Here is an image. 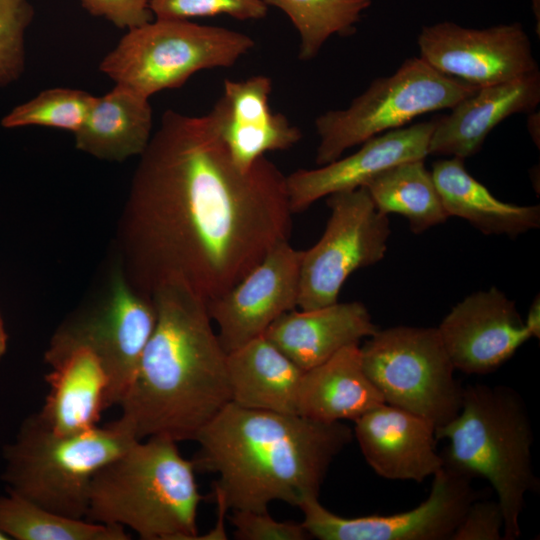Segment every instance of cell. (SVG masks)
<instances>
[{
  "mask_svg": "<svg viewBox=\"0 0 540 540\" xmlns=\"http://www.w3.org/2000/svg\"><path fill=\"white\" fill-rule=\"evenodd\" d=\"M292 215L286 175L273 162L264 156L243 171L211 112L167 110L132 180L126 279L148 297L180 282L208 303L289 240Z\"/></svg>",
  "mask_w": 540,
  "mask_h": 540,
  "instance_id": "6da1fadb",
  "label": "cell"
},
{
  "mask_svg": "<svg viewBox=\"0 0 540 540\" xmlns=\"http://www.w3.org/2000/svg\"><path fill=\"white\" fill-rule=\"evenodd\" d=\"M150 297L155 326L116 420L138 439L195 441L231 402L227 352L206 301L184 284L160 283Z\"/></svg>",
  "mask_w": 540,
  "mask_h": 540,
  "instance_id": "7a4b0ae2",
  "label": "cell"
},
{
  "mask_svg": "<svg viewBox=\"0 0 540 540\" xmlns=\"http://www.w3.org/2000/svg\"><path fill=\"white\" fill-rule=\"evenodd\" d=\"M342 422L227 404L198 433L195 470L214 473L213 496L232 510L268 511L318 497L335 457L353 440Z\"/></svg>",
  "mask_w": 540,
  "mask_h": 540,
  "instance_id": "3957f363",
  "label": "cell"
},
{
  "mask_svg": "<svg viewBox=\"0 0 540 540\" xmlns=\"http://www.w3.org/2000/svg\"><path fill=\"white\" fill-rule=\"evenodd\" d=\"M195 471L171 438L138 439L95 474L86 519L143 540H195L202 499Z\"/></svg>",
  "mask_w": 540,
  "mask_h": 540,
  "instance_id": "277c9868",
  "label": "cell"
},
{
  "mask_svg": "<svg viewBox=\"0 0 540 540\" xmlns=\"http://www.w3.org/2000/svg\"><path fill=\"white\" fill-rule=\"evenodd\" d=\"M448 445L444 466L494 489L504 515V540L521 537L525 496L539 489L532 463L531 420L520 394L506 385L464 387L459 413L436 429Z\"/></svg>",
  "mask_w": 540,
  "mask_h": 540,
  "instance_id": "5b68a950",
  "label": "cell"
},
{
  "mask_svg": "<svg viewBox=\"0 0 540 540\" xmlns=\"http://www.w3.org/2000/svg\"><path fill=\"white\" fill-rule=\"evenodd\" d=\"M138 438L117 420L91 430L58 434L34 413L4 448L7 491L45 509L86 518L95 474Z\"/></svg>",
  "mask_w": 540,
  "mask_h": 540,
  "instance_id": "8992f818",
  "label": "cell"
},
{
  "mask_svg": "<svg viewBox=\"0 0 540 540\" xmlns=\"http://www.w3.org/2000/svg\"><path fill=\"white\" fill-rule=\"evenodd\" d=\"M254 45L247 34L225 27L155 18L129 29L99 69L115 84L149 99L181 87L198 71L233 66Z\"/></svg>",
  "mask_w": 540,
  "mask_h": 540,
  "instance_id": "52a82bcc",
  "label": "cell"
},
{
  "mask_svg": "<svg viewBox=\"0 0 540 540\" xmlns=\"http://www.w3.org/2000/svg\"><path fill=\"white\" fill-rule=\"evenodd\" d=\"M477 89L421 58L406 59L394 74L375 79L347 108L329 110L315 119L319 136L315 162L328 164L347 149L399 129L419 115L451 109Z\"/></svg>",
  "mask_w": 540,
  "mask_h": 540,
  "instance_id": "ba28073f",
  "label": "cell"
},
{
  "mask_svg": "<svg viewBox=\"0 0 540 540\" xmlns=\"http://www.w3.org/2000/svg\"><path fill=\"white\" fill-rule=\"evenodd\" d=\"M360 354L385 403L426 418L436 429L459 413L464 387L437 327L378 329L360 346Z\"/></svg>",
  "mask_w": 540,
  "mask_h": 540,
  "instance_id": "9c48e42d",
  "label": "cell"
},
{
  "mask_svg": "<svg viewBox=\"0 0 540 540\" xmlns=\"http://www.w3.org/2000/svg\"><path fill=\"white\" fill-rule=\"evenodd\" d=\"M156 311L151 297L135 290L124 273L113 277L108 295L65 320L44 354L49 363L83 346L100 360L107 378V408L119 405L153 332Z\"/></svg>",
  "mask_w": 540,
  "mask_h": 540,
  "instance_id": "30bf717a",
  "label": "cell"
},
{
  "mask_svg": "<svg viewBox=\"0 0 540 540\" xmlns=\"http://www.w3.org/2000/svg\"><path fill=\"white\" fill-rule=\"evenodd\" d=\"M326 198L330 216L325 230L316 244L302 251L297 301L301 310L337 302L353 272L384 258L391 234L388 215L376 208L365 187Z\"/></svg>",
  "mask_w": 540,
  "mask_h": 540,
  "instance_id": "8fae6325",
  "label": "cell"
},
{
  "mask_svg": "<svg viewBox=\"0 0 540 540\" xmlns=\"http://www.w3.org/2000/svg\"><path fill=\"white\" fill-rule=\"evenodd\" d=\"M480 497L472 479L444 466L433 476L427 499L405 512L347 518L325 508L318 497L298 507L302 525L320 540H451L468 506Z\"/></svg>",
  "mask_w": 540,
  "mask_h": 540,
  "instance_id": "7c38bea8",
  "label": "cell"
},
{
  "mask_svg": "<svg viewBox=\"0 0 540 540\" xmlns=\"http://www.w3.org/2000/svg\"><path fill=\"white\" fill-rule=\"evenodd\" d=\"M420 58L444 75L480 88L539 71L519 22L476 29L443 21L418 35Z\"/></svg>",
  "mask_w": 540,
  "mask_h": 540,
  "instance_id": "4fadbf2b",
  "label": "cell"
},
{
  "mask_svg": "<svg viewBox=\"0 0 540 540\" xmlns=\"http://www.w3.org/2000/svg\"><path fill=\"white\" fill-rule=\"evenodd\" d=\"M301 257L289 240L280 242L231 289L207 303L227 353L264 335L297 307Z\"/></svg>",
  "mask_w": 540,
  "mask_h": 540,
  "instance_id": "5bb4252c",
  "label": "cell"
},
{
  "mask_svg": "<svg viewBox=\"0 0 540 540\" xmlns=\"http://www.w3.org/2000/svg\"><path fill=\"white\" fill-rule=\"evenodd\" d=\"M437 330L455 370L477 375L496 371L532 338L515 303L496 287L465 297Z\"/></svg>",
  "mask_w": 540,
  "mask_h": 540,
  "instance_id": "9a60e30c",
  "label": "cell"
},
{
  "mask_svg": "<svg viewBox=\"0 0 540 540\" xmlns=\"http://www.w3.org/2000/svg\"><path fill=\"white\" fill-rule=\"evenodd\" d=\"M434 127L435 121H429L391 130L366 140L347 157L286 175L293 214L331 194L363 187L375 175L398 163L425 160Z\"/></svg>",
  "mask_w": 540,
  "mask_h": 540,
  "instance_id": "2e32d148",
  "label": "cell"
},
{
  "mask_svg": "<svg viewBox=\"0 0 540 540\" xmlns=\"http://www.w3.org/2000/svg\"><path fill=\"white\" fill-rule=\"evenodd\" d=\"M353 434L382 478L422 482L444 467L435 425L407 410L383 403L354 421Z\"/></svg>",
  "mask_w": 540,
  "mask_h": 540,
  "instance_id": "e0dca14e",
  "label": "cell"
},
{
  "mask_svg": "<svg viewBox=\"0 0 540 540\" xmlns=\"http://www.w3.org/2000/svg\"><path fill=\"white\" fill-rule=\"evenodd\" d=\"M272 80L265 75L224 81L223 94L210 111L233 162L250 170L268 152L297 144L302 133L281 113L272 112Z\"/></svg>",
  "mask_w": 540,
  "mask_h": 540,
  "instance_id": "ac0fdd59",
  "label": "cell"
},
{
  "mask_svg": "<svg viewBox=\"0 0 540 540\" xmlns=\"http://www.w3.org/2000/svg\"><path fill=\"white\" fill-rule=\"evenodd\" d=\"M540 102L539 71L480 87L435 121L428 153L465 159L481 149L488 134L515 113L532 112Z\"/></svg>",
  "mask_w": 540,
  "mask_h": 540,
  "instance_id": "d6986e66",
  "label": "cell"
},
{
  "mask_svg": "<svg viewBox=\"0 0 540 540\" xmlns=\"http://www.w3.org/2000/svg\"><path fill=\"white\" fill-rule=\"evenodd\" d=\"M378 329L363 303L337 301L317 309L288 311L268 327L264 336L306 371L344 347L359 344Z\"/></svg>",
  "mask_w": 540,
  "mask_h": 540,
  "instance_id": "ffe728a7",
  "label": "cell"
},
{
  "mask_svg": "<svg viewBox=\"0 0 540 540\" xmlns=\"http://www.w3.org/2000/svg\"><path fill=\"white\" fill-rule=\"evenodd\" d=\"M48 393L38 415L58 434H74L98 425L107 408L108 378L97 356L79 346L47 363Z\"/></svg>",
  "mask_w": 540,
  "mask_h": 540,
  "instance_id": "44dd1931",
  "label": "cell"
},
{
  "mask_svg": "<svg viewBox=\"0 0 540 540\" xmlns=\"http://www.w3.org/2000/svg\"><path fill=\"white\" fill-rule=\"evenodd\" d=\"M383 403L382 395L363 369L360 345L353 344L304 371L298 415L325 423L354 422Z\"/></svg>",
  "mask_w": 540,
  "mask_h": 540,
  "instance_id": "7402d4cb",
  "label": "cell"
},
{
  "mask_svg": "<svg viewBox=\"0 0 540 540\" xmlns=\"http://www.w3.org/2000/svg\"><path fill=\"white\" fill-rule=\"evenodd\" d=\"M231 402L248 409L298 414L304 370L264 335L227 353Z\"/></svg>",
  "mask_w": 540,
  "mask_h": 540,
  "instance_id": "603a6c76",
  "label": "cell"
},
{
  "mask_svg": "<svg viewBox=\"0 0 540 540\" xmlns=\"http://www.w3.org/2000/svg\"><path fill=\"white\" fill-rule=\"evenodd\" d=\"M151 130L149 99L115 84L105 95L94 97L83 124L74 133L75 145L98 159L123 161L145 151Z\"/></svg>",
  "mask_w": 540,
  "mask_h": 540,
  "instance_id": "cb8c5ba5",
  "label": "cell"
},
{
  "mask_svg": "<svg viewBox=\"0 0 540 540\" xmlns=\"http://www.w3.org/2000/svg\"><path fill=\"white\" fill-rule=\"evenodd\" d=\"M431 173L449 217L465 219L487 235L516 237L540 226L538 205L499 200L468 173L461 158L438 160Z\"/></svg>",
  "mask_w": 540,
  "mask_h": 540,
  "instance_id": "d4e9b609",
  "label": "cell"
},
{
  "mask_svg": "<svg viewBox=\"0 0 540 540\" xmlns=\"http://www.w3.org/2000/svg\"><path fill=\"white\" fill-rule=\"evenodd\" d=\"M365 187L383 214L407 219L415 234L444 223L449 218L431 171L423 159L391 166L371 178Z\"/></svg>",
  "mask_w": 540,
  "mask_h": 540,
  "instance_id": "484cf974",
  "label": "cell"
},
{
  "mask_svg": "<svg viewBox=\"0 0 540 540\" xmlns=\"http://www.w3.org/2000/svg\"><path fill=\"white\" fill-rule=\"evenodd\" d=\"M0 532L17 540L130 539L121 526L68 517L8 491L0 496Z\"/></svg>",
  "mask_w": 540,
  "mask_h": 540,
  "instance_id": "4316f807",
  "label": "cell"
},
{
  "mask_svg": "<svg viewBox=\"0 0 540 540\" xmlns=\"http://www.w3.org/2000/svg\"><path fill=\"white\" fill-rule=\"evenodd\" d=\"M283 11L296 30L300 43L298 57L313 59L334 34L352 35L372 0H263Z\"/></svg>",
  "mask_w": 540,
  "mask_h": 540,
  "instance_id": "83f0119b",
  "label": "cell"
},
{
  "mask_svg": "<svg viewBox=\"0 0 540 540\" xmlns=\"http://www.w3.org/2000/svg\"><path fill=\"white\" fill-rule=\"evenodd\" d=\"M94 97L78 89H47L10 110L1 119V126L8 129L45 126L75 133L83 124Z\"/></svg>",
  "mask_w": 540,
  "mask_h": 540,
  "instance_id": "f1b7e54d",
  "label": "cell"
},
{
  "mask_svg": "<svg viewBox=\"0 0 540 540\" xmlns=\"http://www.w3.org/2000/svg\"><path fill=\"white\" fill-rule=\"evenodd\" d=\"M33 16L29 0H0V87L17 81L25 70V36Z\"/></svg>",
  "mask_w": 540,
  "mask_h": 540,
  "instance_id": "f546056e",
  "label": "cell"
},
{
  "mask_svg": "<svg viewBox=\"0 0 540 540\" xmlns=\"http://www.w3.org/2000/svg\"><path fill=\"white\" fill-rule=\"evenodd\" d=\"M155 18L191 19L225 14L237 20H259L268 6L263 0H150Z\"/></svg>",
  "mask_w": 540,
  "mask_h": 540,
  "instance_id": "4dcf8cb0",
  "label": "cell"
},
{
  "mask_svg": "<svg viewBox=\"0 0 540 540\" xmlns=\"http://www.w3.org/2000/svg\"><path fill=\"white\" fill-rule=\"evenodd\" d=\"M234 536L239 540H307L302 523L275 520L268 511L232 510Z\"/></svg>",
  "mask_w": 540,
  "mask_h": 540,
  "instance_id": "1f68e13d",
  "label": "cell"
},
{
  "mask_svg": "<svg viewBox=\"0 0 540 540\" xmlns=\"http://www.w3.org/2000/svg\"><path fill=\"white\" fill-rule=\"evenodd\" d=\"M504 515L499 502L477 498L467 508L451 540H502Z\"/></svg>",
  "mask_w": 540,
  "mask_h": 540,
  "instance_id": "d6a6232c",
  "label": "cell"
},
{
  "mask_svg": "<svg viewBox=\"0 0 540 540\" xmlns=\"http://www.w3.org/2000/svg\"><path fill=\"white\" fill-rule=\"evenodd\" d=\"M91 15L102 17L119 29H131L153 20L150 0H80Z\"/></svg>",
  "mask_w": 540,
  "mask_h": 540,
  "instance_id": "836d02e7",
  "label": "cell"
},
{
  "mask_svg": "<svg viewBox=\"0 0 540 540\" xmlns=\"http://www.w3.org/2000/svg\"><path fill=\"white\" fill-rule=\"evenodd\" d=\"M524 324L532 337L540 336V300L539 295L532 302Z\"/></svg>",
  "mask_w": 540,
  "mask_h": 540,
  "instance_id": "e575fe53",
  "label": "cell"
},
{
  "mask_svg": "<svg viewBox=\"0 0 540 540\" xmlns=\"http://www.w3.org/2000/svg\"><path fill=\"white\" fill-rule=\"evenodd\" d=\"M540 122H539V113H533L530 114L527 120V127L529 134L531 135L533 141L535 144H537V147H539V140H540Z\"/></svg>",
  "mask_w": 540,
  "mask_h": 540,
  "instance_id": "d590c367",
  "label": "cell"
},
{
  "mask_svg": "<svg viewBox=\"0 0 540 540\" xmlns=\"http://www.w3.org/2000/svg\"><path fill=\"white\" fill-rule=\"evenodd\" d=\"M7 349V333L4 326V321L0 315V359L3 357Z\"/></svg>",
  "mask_w": 540,
  "mask_h": 540,
  "instance_id": "8d00e7d4",
  "label": "cell"
},
{
  "mask_svg": "<svg viewBox=\"0 0 540 540\" xmlns=\"http://www.w3.org/2000/svg\"><path fill=\"white\" fill-rule=\"evenodd\" d=\"M531 1H532L533 13H534L535 19L537 20V33L539 35L540 34L539 33V28H540V6H539V3H540V0H531Z\"/></svg>",
  "mask_w": 540,
  "mask_h": 540,
  "instance_id": "74e56055",
  "label": "cell"
},
{
  "mask_svg": "<svg viewBox=\"0 0 540 540\" xmlns=\"http://www.w3.org/2000/svg\"><path fill=\"white\" fill-rule=\"evenodd\" d=\"M9 538L4 535L2 532H0V540H8Z\"/></svg>",
  "mask_w": 540,
  "mask_h": 540,
  "instance_id": "f35d334b",
  "label": "cell"
}]
</instances>
